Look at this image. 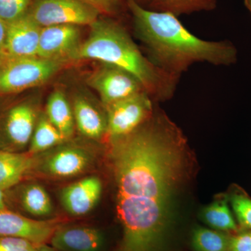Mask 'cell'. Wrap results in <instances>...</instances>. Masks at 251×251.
Listing matches in <instances>:
<instances>
[{
	"instance_id": "obj_24",
	"label": "cell",
	"mask_w": 251,
	"mask_h": 251,
	"mask_svg": "<svg viewBox=\"0 0 251 251\" xmlns=\"http://www.w3.org/2000/svg\"><path fill=\"white\" fill-rule=\"evenodd\" d=\"M33 0H0V18L6 23L27 16Z\"/></svg>"
},
{
	"instance_id": "obj_26",
	"label": "cell",
	"mask_w": 251,
	"mask_h": 251,
	"mask_svg": "<svg viewBox=\"0 0 251 251\" xmlns=\"http://www.w3.org/2000/svg\"><path fill=\"white\" fill-rule=\"evenodd\" d=\"M39 247L22 238L0 237V251H39Z\"/></svg>"
},
{
	"instance_id": "obj_23",
	"label": "cell",
	"mask_w": 251,
	"mask_h": 251,
	"mask_svg": "<svg viewBox=\"0 0 251 251\" xmlns=\"http://www.w3.org/2000/svg\"><path fill=\"white\" fill-rule=\"evenodd\" d=\"M229 201L241 227L251 230V198L242 191L233 192Z\"/></svg>"
},
{
	"instance_id": "obj_31",
	"label": "cell",
	"mask_w": 251,
	"mask_h": 251,
	"mask_svg": "<svg viewBox=\"0 0 251 251\" xmlns=\"http://www.w3.org/2000/svg\"><path fill=\"white\" fill-rule=\"evenodd\" d=\"M135 1L140 5H141V6H143V7L146 8L150 0H135Z\"/></svg>"
},
{
	"instance_id": "obj_13",
	"label": "cell",
	"mask_w": 251,
	"mask_h": 251,
	"mask_svg": "<svg viewBox=\"0 0 251 251\" xmlns=\"http://www.w3.org/2000/svg\"><path fill=\"white\" fill-rule=\"evenodd\" d=\"M102 190V182L99 177L87 176L63 188L61 202L71 215L84 216L97 205Z\"/></svg>"
},
{
	"instance_id": "obj_22",
	"label": "cell",
	"mask_w": 251,
	"mask_h": 251,
	"mask_svg": "<svg viewBox=\"0 0 251 251\" xmlns=\"http://www.w3.org/2000/svg\"><path fill=\"white\" fill-rule=\"evenodd\" d=\"M231 237L225 232L198 227L193 230L192 246L196 251H229Z\"/></svg>"
},
{
	"instance_id": "obj_7",
	"label": "cell",
	"mask_w": 251,
	"mask_h": 251,
	"mask_svg": "<svg viewBox=\"0 0 251 251\" xmlns=\"http://www.w3.org/2000/svg\"><path fill=\"white\" fill-rule=\"evenodd\" d=\"M154 100L143 91L104 107L106 112V135L110 140L134 131L152 116Z\"/></svg>"
},
{
	"instance_id": "obj_10",
	"label": "cell",
	"mask_w": 251,
	"mask_h": 251,
	"mask_svg": "<svg viewBox=\"0 0 251 251\" xmlns=\"http://www.w3.org/2000/svg\"><path fill=\"white\" fill-rule=\"evenodd\" d=\"M80 26L58 25L41 28L38 57L67 63L76 61L83 41Z\"/></svg>"
},
{
	"instance_id": "obj_32",
	"label": "cell",
	"mask_w": 251,
	"mask_h": 251,
	"mask_svg": "<svg viewBox=\"0 0 251 251\" xmlns=\"http://www.w3.org/2000/svg\"><path fill=\"white\" fill-rule=\"evenodd\" d=\"M244 5L251 14V0H244Z\"/></svg>"
},
{
	"instance_id": "obj_27",
	"label": "cell",
	"mask_w": 251,
	"mask_h": 251,
	"mask_svg": "<svg viewBox=\"0 0 251 251\" xmlns=\"http://www.w3.org/2000/svg\"><path fill=\"white\" fill-rule=\"evenodd\" d=\"M229 251H251V230L232 236Z\"/></svg>"
},
{
	"instance_id": "obj_16",
	"label": "cell",
	"mask_w": 251,
	"mask_h": 251,
	"mask_svg": "<svg viewBox=\"0 0 251 251\" xmlns=\"http://www.w3.org/2000/svg\"><path fill=\"white\" fill-rule=\"evenodd\" d=\"M7 194L9 202L17 203L23 211L31 216H48L53 210L49 193L42 186L35 183L23 185L21 183L7 191Z\"/></svg>"
},
{
	"instance_id": "obj_14",
	"label": "cell",
	"mask_w": 251,
	"mask_h": 251,
	"mask_svg": "<svg viewBox=\"0 0 251 251\" xmlns=\"http://www.w3.org/2000/svg\"><path fill=\"white\" fill-rule=\"evenodd\" d=\"M73 112L75 128L80 134L92 140H99L106 135L107 117L93 100L82 93H77L73 99Z\"/></svg>"
},
{
	"instance_id": "obj_3",
	"label": "cell",
	"mask_w": 251,
	"mask_h": 251,
	"mask_svg": "<svg viewBox=\"0 0 251 251\" xmlns=\"http://www.w3.org/2000/svg\"><path fill=\"white\" fill-rule=\"evenodd\" d=\"M76 61L93 59L125 69L141 82L155 102L174 97L179 79L163 72L148 58L119 18L100 16L90 26Z\"/></svg>"
},
{
	"instance_id": "obj_17",
	"label": "cell",
	"mask_w": 251,
	"mask_h": 251,
	"mask_svg": "<svg viewBox=\"0 0 251 251\" xmlns=\"http://www.w3.org/2000/svg\"><path fill=\"white\" fill-rule=\"evenodd\" d=\"M36 156L27 151L0 150V188L9 191L22 183L32 171Z\"/></svg>"
},
{
	"instance_id": "obj_21",
	"label": "cell",
	"mask_w": 251,
	"mask_h": 251,
	"mask_svg": "<svg viewBox=\"0 0 251 251\" xmlns=\"http://www.w3.org/2000/svg\"><path fill=\"white\" fill-rule=\"evenodd\" d=\"M227 201V198L218 200L206 206L202 210V220L216 230L237 232L239 227L234 221Z\"/></svg>"
},
{
	"instance_id": "obj_5",
	"label": "cell",
	"mask_w": 251,
	"mask_h": 251,
	"mask_svg": "<svg viewBox=\"0 0 251 251\" xmlns=\"http://www.w3.org/2000/svg\"><path fill=\"white\" fill-rule=\"evenodd\" d=\"M27 16L42 28L58 25L90 27L101 14L82 0H33Z\"/></svg>"
},
{
	"instance_id": "obj_8",
	"label": "cell",
	"mask_w": 251,
	"mask_h": 251,
	"mask_svg": "<svg viewBox=\"0 0 251 251\" xmlns=\"http://www.w3.org/2000/svg\"><path fill=\"white\" fill-rule=\"evenodd\" d=\"M87 82L99 94L103 107L145 91L133 74L108 63L99 62Z\"/></svg>"
},
{
	"instance_id": "obj_30",
	"label": "cell",
	"mask_w": 251,
	"mask_h": 251,
	"mask_svg": "<svg viewBox=\"0 0 251 251\" xmlns=\"http://www.w3.org/2000/svg\"><path fill=\"white\" fill-rule=\"evenodd\" d=\"M39 251H54V249H51V248L47 247V246L45 245V244H44V245H41L40 247H39Z\"/></svg>"
},
{
	"instance_id": "obj_29",
	"label": "cell",
	"mask_w": 251,
	"mask_h": 251,
	"mask_svg": "<svg viewBox=\"0 0 251 251\" xmlns=\"http://www.w3.org/2000/svg\"><path fill=\"white\" fill-rule=\"evenodd\" d=\"M9 209L10 206L7 191H4L0 188V211Z\"/></svg>"
},
{
	"instance_id": "obj_18",
	"label": "cell",
	"mask_w": 251,
	"mask_h": 251,
	"mask_svg": "<svg viewBox=\"0 0 251 251\" xmlns=\"http://www.w3.org/2000/svg\"><path fill=\"white\" fill-rule=\"evenodd\" d=\"M45 114L66 140L72 138L75 128L74 112L72 105L62 90H54L49 96Z\"/></svg>"
},
{
	"instance_id": "obj_15",
	"label": "cell",
	"mask_w": 251,
	"mask_h": 251,
	"mask_svg": "<svg viewBox=\"0 0 251 251\" xmlns=\"http://www.w3.org/2000/svg\"><path fill=\"white\" fill-rule=\"evenodd\" d=\"M54 249L62 251H99L103 234L98 229L86 226L59 227L50 239Z\"/></svg>"
},
{
	"instance_id": "obj_20",
	"label": "cell",
	"mask_w": 251,
	"mask_h": 251,
	"mask_svg": "<svg viewBox=\"0 0 251 251\" xmlns=\"http://www.w3.org/2000/svg\"><path fill=\"white\" fill-rule=\"evenodd\" d=\"M66 141L67 140L50 122L46 114L42 113L38 119L27 151L36 156L38 153L52 150Z\"/></svg>"
},
{
	"instance_id": "obj_11",
	"label": "cell",
	"mask_w": 251,
	"mask_h": 251,
	"mask_svg": "<svg viewBox=\"0 0 251 251\" xmlns=\"http://www.w3.org/2000/svg\"><path fill=\"white\" fill-rule=\"evenodd\" d=\"M59 226L55 220L29 219L10 209L0 211V237L22 238L44 245L50 241Z\"/></svg>"
},
{
	"instance_id": "obj_28",
	"label": "cell",
	"mask_w": 251,
	"mask_h": 251,
	"mask_svg": "<svg viewBox=\"0 0 251 251\" xmlns=\"http://www.w3.org/2000/svg\"><path fill=\"white\" fill-rule=\"evenodd\" d=\"M8 24L0 18V62L6 59L5 47H6V35Z\"/></svg>"
},
{
	"instance_id": "obj_6",
	"label": "cell",
	"mask_w": 251,
	"mask_h": 251,
	"mask_svg": "<svg viewBox=\"0 0 251 251\" xmlns=\"http://www.w3.org/2000/svg\"><path fill=\"white\" fill-rule=\"evenodd\" d=\"M39 115L32 99L17 102L4 110L0 116V150L23 151L30 143Z\"/></svg>"
},
{
	"instance_id": "obj_19",
	"label": "cell",
	"mask_w": 251,
	"mask_h": 251,
	"mask_svg": "<svg viewBox=\"0 0 251 251\" xmlns=\"http://www.w3.org/2000/svg\"><path fill=\"white\" fill-rule=\"evenodd\" d=\"M217 0H150L146 9L179 17L202 11H214Z\"/></svg>"
},
{
	"instance_id": "obj_9",
	"label": "cell",
	"mask_w": 251,
	"mask_h": 251,
	"mask_svg": "<svg viewBox=\"0 0 251 251\" xmlns=\"http://www.w3.org/2000/svg\"><path fill=\"white\" fill-rule=\"evenodd\" d=\"M63 144L52 149L39 161L36 157L33 170L57 179L74 177L88 171L94 163L92 153L82 147Z\"/></svg>"
},
{
	"instance_id": "obj_4",
	"label": "cell",
	"mask_w": 251,
	"mask_h": 251,
	"mask_svg": "<svg viewBox=\"0 0 251 251\" xmlns=\"http://www.w3.org/2000/svg\"><path fill=\"white\" fill-rule=\"evenodd\" d=\"M67 63L41 58H9L0 62V95L17 94L49 82Z\"/></svg>"
},
{
	"instance_id": "obj_1",
	"label": "cell",
	"mask_w": 251,
	"mask_h": 251,
	"mask_svg": "<svg viewBox=\"0 0 251 251\" xmlns=\"http://www.w3.org/2000/svg\"><path fill=\"white\" fill-rule=\"evenodd\" d=\"M110 144L123 230L115 251H161L183 173L186 138L156 105L148 121Z\"/></svg>"
},
{
	"instance_id": "obj_12",
	"label": "cell",
	"mask_w": 251,
	"mask_h": 251,
	"mask_svg": "<svg viewBox=\"0 0 251 251\" xmlns=\"http://www.w3.org/2000/svg\"><path fill=\"white\" fill-rule=\"evenodd\" d=\"M7 24L6 59L38 57L40 26L27 15Z\"/></svg>"
},
{
	"instance_id": "obj_2",
	"label": "cell",
	"mask_w": 251,
	"mask_h": 251,
	"mask_svg": "<svg viewBox=\"0 0 251 251\" xmlns=\"http://www.w3.org/2000/svg\"><path fill=\"white\" fill-rule=\"evenodd\" d=\"M126 2L133 34L147 57L172 76L181 78L196 63L217 67L237 63V49L230 41L204 40L188 31L173 15L151 11L135 0Z\"/></svg>"
},
{
	"instance_id": "obj_25",
	"label": "cell",
	"mask_w": 251,
	"mask_h": 251,
	"mask_svg": "<svg viewBox=\"0 0 251 251\" xmlns=\"http://www.w3.org/2000/svg\"><path fill=\"white\" fill-rule=\"evenodd\" d=\"M96 8L101 16L119 18L127 9L126 0H82Z\"/></svg>"
}]
</instances>
